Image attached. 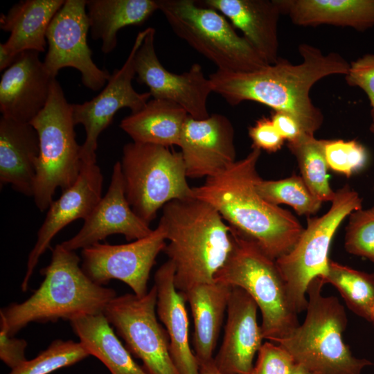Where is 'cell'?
Wrapping results in <instances>:
<instances>
[{"label": "cell", "instance_id": "obj_17", "mask_svg": "<svg viewBox=\"0 0 374 374\" xmlns=\"http://www.w3.org/2000/svg\"><path fill=\"white\" fill-rule=\"evenodd\" d=\"M103 184V176L96 163L82 162L76 181L51 203L28 255L26 271L21 285L22 292L27 291L39 258L49 248L55 235L73 221L84 220L93 211L102 198Z\"/></svg>", "mask_w": 374, "mask_h": 374}, {"label": "cell", "instance_id": "obj_16", "mask_svg": "<svg viewBox=\"0 0 374 374\" xmlns=\"http://www.w3.org/2000/svg\"><path fill=\"white\" fill-rule=\"evenodd\" d=\"M179 146L187 177H211L236 161L234 129L230 120L220 114L204 119L188 115Z\"/></svg>", "mask_w": 374, "mask_h": 374}, {"label": "cell", "instance_id": "obj_4", "mask_svg": "<svg viewBox=\"0 0 374 374\" xmlns=\"http://www.w3.org/2000/svg\"><path fill=\"white\" fill-rule=\"evenodd\" d=\"M75 251L57 244L49 265L40 270L44 280L30 297L0 310V332L15 336L30 323L69 321L103 313L116 296L114 290L93 283L83 271Z\"/></svg>", "mask_w": 374, "mask_h": 374}, {"label": "cell", "instance_id": "obj_14", "mask_svg": "<svg viewBox=\"0 0 374 374\" xmlns=\"http://www.w3.org/2000/svg\"><path fill=\"white\" fill-rule=\"evenodd\" d=\"M148 28L139 32L121 69H116L111 74L104 89L89 101L72 104L75 125H83L86 136L81 145L80 157L83 163H96L98 139L111 123L116 113L121 109L128 108L131 113L141 110L149 101V91L138 93L132 86L135 70L134 58L143 43Z\"/></svg>", "mask_w": 374, "mask_h": 374}, {"label": "cell", "instance_id": "obj_5", "mask_svg": "<svg viewBox=\"0 0 374 374\" xmlns=\"http://www.w3.org/2000/svg\"><path fill=\"white\" fill-rule=\"evenodd\" d=\"M324 285L320 278L310 282L305 320L276 344L314 374H362L374 362L353 355L344 342L346 310L336 296L323 294Z\"/></svg>", "mask_w": 374, "mask_h": 374}, {"label": "cell", "instance_id": "obj_33", "mask_svg": "<svg viewBox=\"0 0 374 374\" xmlns=\"http://www.w3.org/2000/svg\"><path fill=\"white\" fill-rule=\"evenodd\" d=\"M90 354L79 341L56 339L32 359H27L8 374H49L73 365Z\"/></svg>", "mask_w": 374, "mask_h": 374}, {"label": "cell", "instance_id": "obj_35", "mask_svg": "<svg viewBox=\"0 0 374 374\" xmlns=\"http://www.w3.org/2000/svg\"><path fill=\"white\" fill-rule=\"evenodd\" d=\"M325 156L329 169L350 177L368 161L366 149L355 140H326Z\"/></svg>", "mask_w": 374, "mask_h": 374}, {"label": "cell", "instance_id": "obj_2", "mask_svg": "<svg viewBox=\"0 0 374 374\" xmlns=\"http://www.w3.org/2000/svg\"><path fill=\"white\" fill-rule=\"evenodd\" d=\"M260 154L252 148L244 159L193 187V197L213 206L232 230L276 260L291 251L304 228L290 211L269 203L257 192Z\"/></svg>", "mask_w": 374, "mask_h": 374}, {"label": "cell", "instance_id": "obj_30", "mask_svg": "<svg viewBox=\"0 0 374 374\" xmlns=\"http://www.w3.org/2000/svg\"><path fill=\"white\" fill-rule=\"evenodd\" d=\"M326 140L303 133L296 139L287 142L295 157L301 177L310 192L320 201L332 202L335 195L329 184V169L325 156Z\"/></svg>", "mask_w": 374, "mask_h": 374}, {"label": "cell", "instance_id": "obj_32", "mask_svg": "<svg viewBox=\"0 0 374 374\" xmlns=\"http://www.w3.org/2000/svg\"><path fill=\"white\" fill-rule=\"evenodd\" d=\"M255 187L269 203L289 205L299 215L317 213L323 203L310 192L301 175L295 174L279 180H264L260 177Z\"/></svg>", "mask_w": 374, "mask_h": 374}, {"label": "cell", "instance_id": "obj_12", "mask_svg": "<svg viewBox=\"0 0 374 374\" xmlns=\"http://www.w3.org/2000/svg\"><path fill=\"white\" fill-rule=\"evenodd\" d=\"M163 227L159 224L143 238L123 244H94L82 249L81 267L96 284L105 285L112 279L127 284L138 296L148 293L150 271L166 245Z\"/></svg>", "mask_w": 374, "mask_h": 374}, {"label": "cell", "instance_id": "obj_40", "mask_svg": "<svg viewBox=\"0 0 374 374\" xmlns=\"http://www.w3.org/2000/svg\"><path fill=\"white\" fill-rule=\"evenodd\" d=\"M271 120L278 134L287 142L296 139L304 133L299 121L287 113L274 111Z\"/></svg>", "mask_w": 374, "mask_h": 374}, {"label": "cell", "instance_id": "obj_11", "mask_svg": "<svg viewBox=\"0 0 374 374\" xmlns=\"http://www.w3.org/2000/svg\"><path fill=\"white\" fill-rule=\"evenodd\" d=\"M156 305L154 285L143 296H115L103 314L130 354L142 361L147 374H181L170 355L168 335L157 320Z\"/></svg>", "mask_w": 374, "mask_h": 374}, {"label": "cell", "instance_id": "obj_28", "mask_svg": "<svg viewBox=\"0 0 374 374\" xmlns=\"http://www.w3.org/2000/svg\"><path fill=\"white\" fill-rule=\"evenodd\" d=\"M91 35L102 41L101 51L111 53L117 45V33L143 24L159 10L157 0H86Z\"/></svg>", "mask_w": 374, "mask_h": 374}, {"label": "cell", "instance_id": "obj_13", "mask_svg": "<svg viewBox=\"0 0 374 374\" xmlns=\"http://www.w3.org/2000/svg\"><path fill=\"white\" fill-rule=\"evenodd\" d=\"M89 29L86 0H65L48 28V51L43 63L53 78L62 68L77 69L83 84L96 91L105 86L111 74L93 61L87 44Z\"/></svg>", "mask_w": 374, "mask_h": 374}, {"label": "cell", "instance_id": "obj_43", "mask_svg": "<svg viewBox=\"0 0 374 374\" xmlns=\"http://www.w3.org/2000/svg\"><path fill=\"white\" fill-rule=\"evenodd\" d=\"M291 374H314L303 366L296 364L295 367L294 368Z\"/></svg>", "mask_w": 374, "mask_h": 374}, {"label": "cell", "instance_id": "obj_41", "mask_svg": "<svg viewBox=\"0 0 374 374\" xmlns=\"http://www.w3.org/2000/svg\"><path fill=\"white\" fill-rule=\"evenodd\" d=\"M17 56L8 53L0 43V70H6L15 62Z\"/></svg>", "mask_w": 374, "mask_h": 374}, {"label": "cell", "instance_id": "obj_44", "mask_svg": "<svg viewBox=\"0 0 374 374\" xmlns=\"http://www.w3.org/2000/svg\"><path fill=\"white\" fill-rule=\"evenodd\" d=\"M371 323L374 326V306L372 310Z\"/></svg>", "mask_w": 374, "mask_h": 374}, {"label": "cell", "instance_id": "obj_25", "mask_svg": "<svg viewBox=\"0 0 374 374\" xmlns=\"http://www.w3.org/2000/svg\"><path fill=\"white\" fill-rule=\"evenodd\" d=\"M65 0H24L0 17V28L9 32L4 49L12 55L26 51L44 52L48 28Z\"/></svg>", "mask_w": 374, "mask_h": 374}, {"label": "cell", "instance_id": "obj_9", "mask_svg": "<svg viewBox=\"0 0 374 374\" xmlns=\"http://www.w3.org/2000/svg\"><path fill=\"white\" fill-rule=\"evenodd\" d=\"M121 166L126 199L149 225L168 202L193 197L181 152L133 141L123 146Z\"/></svg>", "mask_w": 374, "mask_h": 374}, {"label": "cell", "instance_id": "obj_37", "mask_svg": "<svg viewBox=\"0 0 374 374\" xmlns=\"http://www.w3.org/2000/svg\"><path fill=\"white\" fill-rule=\"evenodd\" d=\"M345 79L348 85L358 87L367 94L374 122V55H364L350 64Z\"/></svg>", "mask_w": 374, "mask_h": 374}, {"label": "cell", "instance_id": "obj_36", "mask_svg": "<svg viewBox=\"0 0 374 374\" xmlns=\"http://www.w3.org/2000/svg\"><path fill=\"white\" fill-rule=\"evenodd\" d=\"M257 355L251 374H291L296 366L292 355L272 341L262 343Z\"/></svg>", "mask_w": 374, "mask_h": 374}, {"label": "cell", "instance_id": "obj_45", "mask_svg": "<svg viewBox=\"0 0 374 374\" xmlns=\"http://www.w3.org/2000/svg\"><path fill=\"white\" fill-rule=\"evenodd\" d=\"M370 130L374 134V122L371 125ZM373 190H374V186H373Z\"/></svg>", "mask_w": 374, "mask_h": 374}, {"label": "cell", "instance_id": "obj_27", "mask_svg": "<svg viewBox=\"0 0 374 374\" xmlns=\"http://www.w3.org/2000/svg\"><path fill=\"white\" fill-rule=\"evenodd\" d=\"M188 116L179 105L153 98L141 110L124 118L119 126L134 142L179 146Z\"/></svg>", "mask_w": 374, "mask_h": 374}, {"label": "cell", "instance_id": "obj_3", "mask_svg": "<svg viewBox=\"0 0 374 374\" xmlns=\"http://www.w3.org/2000/svg\"><path fill=\"white\" fill-rule=\"evenodd\" d=\"M163 251L175 266V285L184 292L215 281L229 258L233 239L229 224L208 203L190 197L174 199L162 208Z\"/></svg>", "mask_w": 374, "mask_h": 374}, {"label": "cell", "instance_id": "obj_20", "mask_svg": "<svg viewBox=\"0 0 374 374\" xmlns=\"http://www.w3.org/2000/svg\"><path fill=\"white\" fill-rule=\"evenodd\" d=\"M39 52L19 53L4 71L0 82L2 117L30 123L44 108L53 79L39 60Z\"/></svg>", "mask_w": 374, "mask_h": 374}, {"label": "cell", "instance_id": "obj_34", "mask_svg": "<svg viewBox=\"0 0 374 374\" xmlns=\"http://www.w3.org/2000/svg\"><path fill=\"white\" fill-rule=\"evenodd\" d=\"M344 247L348 253L374 264V204L369 208H360L349 215Z\"/></svg>", "mask_w": 374, "mask_h": 374}, {"label": "cell", "instance_id": "obj_38", "mask_svg": "<svg viewBox=\"0 0 374 374\" xmlns=\"http://www.w3.org/2000/svg\"><path fill=\"white\" fill-rule=\"evenodd\" d=\"M249 136L252 141V148L264 150L269 153L279 150L285 140L274 127L271 118L262 117L249 128Z\"/></svg>", "mask_w": 374, "mask_h": 374}, {"label": "cell", "instance_id": "obj_10", "mask_svg": "<svg viewBox=\"0 0 374 374\" xmlns=\"http://www.w3.org/2000/svg\"><path fill=\"white\" fill-rule=\"evenodd\" d=\"M331 202L325 214L308 218L307 226L294 247L275 260L298 314L307 308L310 282L327 275L329 250L337 229L352 212L362 208V198L348 184L335 191Z\"/></svg>", "mask_w": 374, "mask_h": 374}, {"label": "cell", "instance_id": "obj_18", "mask_svg": "<svg viewBox=\"0 0 374 374\" xmlns=\"http://www.w3.org/2000/svg\"><path fill=\"white\" fill-rule=\"evenodd\" d=\"M149 224L132 209L124 190L121 162L113 167L111 183L80 231L60 243L71 251L83 249L113 234H122L127 241L141 239L152 233Z\"/></svg>", "mask_w": 374, "mask_h": 374}, {"label": "cell", "instance_id": "obj_6", "mask_svg": "<svg viewBox=\"0 0 374 374\" xmlns=\"http://www.w3.org/2000/svg\"><path fill=\"white\" fill-rule=\"evenodd\" d=\"M231 228V227H230ZM233 249L215 280L244 290L260 310L263 339L276 343L300 323L274 260L231 229Z\"/></svg>", "mask_w": 374, "mask_h": 374}, {"label": "cell", "instance_id": "obj_42", "mask_svg": "<svg viewBox=\"0 0 374 374\" xmlns=\"http://www.w3.org/2000/svg\"><path fill=\"white\" fill-rule=\"evenodd\" d=\"M199 374H224L216 367L213 359L207 362L199 364Z\"/></svg>", "mask_w": 374, "mask_h": 374}, {"label": "cell", "instance_id": "obj_31", "mask_svg": "<svg viewBox=\"0 0 374 374\" xmlns=\"http://www.w3.org/2000/svg\"><path fill=\"white\" fill-rule=\"evenodd\" d=\"M324 284L333 285L347 307L371 322L374 306V273L357 270L330 260Z\"/></svg>", "mask_w": 374, "mask_h": 374}, {"label": "cell", "instance_id": "obj_21", "mask_svg": "<svg viewBox=\"0 0 374 374\" xmlns=\"http://www.w3.org/2000/svg\"><path fill=\"white\" fill-rule=\"evenodd\" d=\"M175 266L168 260L154 274L156 312L169 337L170 353L181 374H199V366L189 342L186 300L175 285Z\"/></svg>", "mask_w": 374, "mask_h": 374}, {"label": "cell", "instance_id": "obj_29", "mask_svg": "<svg viewBox=\"0 0 374 374\" xmlns=\"http://www.w3.org/2000/svg\"><path fill=\"white\" fill-rule=\"evenodd\" d=\"M70 323L90 355L98 358L111 374H147L123 345L103 313L80 317Z\"/></svg>", "mask_w": 374, "mask_h": 374}, {"label": "cell", "instance_id": "obj_22", "mask_svg": "<svg viewBox=\"0 0 374 374\" xmlns=\"http://www.w3.org/2000/svg\"><path fill=\"white\" fill-rule=\"evenodd\" d=\"M203 4L229 19L268 64L278 60L281 12L275 0H205Z\"/></svg>", "mask_w": 374, "mask_h": 374}, {"label": "cell", "instance_id": "obj_24", "mask_svg": "<svg viewBox=\"0 0 374 374\" xmlns=\"http://www.w3.org/2000/svg\"><path fill=\"white\" fill-rule=\"evenodd\" d=\"M299 26L331 25L359 31L374 26V0H275Z\"/></svg>", "mask_w": 374, "mask_h": 374}, {"label": "cell", "instance_id": "obj_19", "mask_svg": "<svg viewBox=\"0 0 374 374\" xmlns=\"http://www.w3.org/2000/svg\"><path fill=\"white\" fill-rule=\"evenodd\" d=\"M258 308L242 288L232 287L221 346L213 362L224 374H251L253 359L262 344L257 321Z\"/></svg>", "mask_w": 374, "mask_h": 374}, {"label": "cell", "instance_id": "obj_23", "mask_svg": "<svg viewBox=\"0 0 374 374\" xmlns=\"http://www.w3.org/2000/svg\"><path fill=\"white\" fill-rule=\"evenodd\" d=\"M39 144L37 131L30 123L4 117L0 119V183L10 184L24 195L33 197L36 161Z\"/></svg>", "mask_w": 374, "mask_h": 374}, {"label": "cell", "instance_id": "obj_39", "mask_svg": "<svg viewBox=\"0 0 374 374\" xmlns=\"http://www.w3.org/2000/svg\"><path fill=\"white\" fill-rule=\"evenodd\" d=\"M27 341L0 332V359L11 370L25 361Z\"/></svg>", "mask_w": 374, "mask_h": 374}, {"label": "cell", "instance_id": "obj_15", "mask_svg": "<svg viewBox=\"0 0 374 374\" xmlns=\"http://www.w3.org/2000/svg\"><path fill=\"white\" fill-rule=\"evenodd\" d=\"M154 35L155 29L149 27L135 53L134 66L138 82L148 87L154 99L175 103L195 119L208 118L207 100L213 89L201 66L195 63L181 74L168 71L156 54Z\"/></svg>", "mask_w": 374, "mask_h": 374}, {"label": "cell", "instance_id": "obj_26", "mask_svg": "<svg viewBox=\"0 0 374 374\" xmlns=\"http://www.w3.org/2000/svg\"><path fill=\"white\" fill-rule=\"evenodd\" d=\"M232 287L214 281L181 292L188 303L194 322V353L199 364L213 359Z\"/></svg>", "mask_w": 374, "mask_h": 374}, {"label": "cell", "instance_id": "obj_7", "mask_svg": "<svg viewBox=\"0 0 374 374\" xmlns=\"http://www.w3.org/2000/svg\"><path fill=\"white\" fill-rule=\"evenodd\" d=\"M30 124L39 137L33 198L42 212L53 201L57 188L62 191L76 181L82 166L72 104L67 102L56 78L52 80L46 106Z\"/></svg>", "mask_w": 374, "mask_h": 374}, {"label": "cell", "instance_id": "obj_1", "mask_svg": "<svg viewBox=\"0 0 374 374\" xmlns=\"http://www.w3.org/2000/svg\"><path fill=\"white\" fill-rule=\"evenodd\" d=\"M299 51L302 62L296 64L279 57L274 64L254 71L217 70L208 77L213 92L231 105L254 101L287 113L299 121L304 132L314 135L323 116L312 101L310 90L325 77L346 75L350 64L338 53L324 54L305 43L299 46Z\"/></svg>", "mask_w": 374, "mask_h": 374}, {"label": "cell", "instance_id": "obj_8", "mask_svg": "<svg viewBox=\"0 0 374 374\" xmlns=\"http://www.w3.org/2000/svg\"><path fill=\"white\" fill-rule=\"evenodd\" d=\"M172 31L217 70L251 72L268 64L220 12L194 0H157Z\"/></svg>", "mask_w": 374, "mask_h": 374}]
</instances>
